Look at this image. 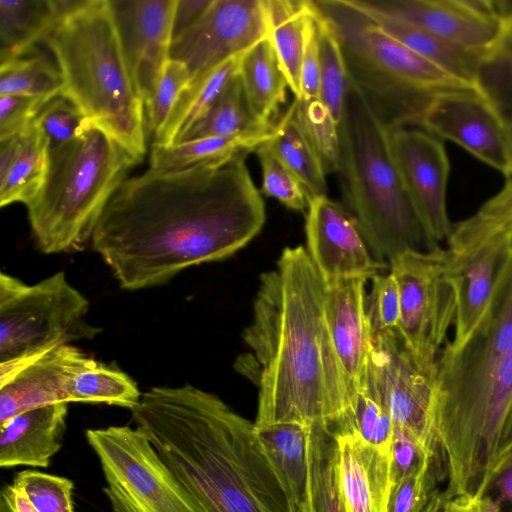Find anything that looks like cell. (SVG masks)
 I'll list each match as a JSON object with an SVG mask.
<instances>
[{
    "label": "cell",
    "mask_w": 512,
    "mask_h": 512,
    "mask_svg": "<svg viewBox=\"0 0 512 512\" xmlns=\"http://www.w3.org/2000/svg\"><path fill=\"white\" fill-rule=\"evenodd\" d=\"M367 369L394 426L442 453L433 426L436 376L416 366L396 330L373 337Z\"/></svg>",
    "instance_id": "15"
},
{
    "label": "cell",
    "mask_w": 512,
    "mask_h": 512,
    "mask_svg": "<svg viewBox=\"0 0 512 512\" xmlns=\"http://www.w3.org/2000/svg\"><path fill=\"white\" fill-rule=\"evenodd\" d=\"M240 57L229 59L187 85L154 144L169 146L201 120L238 73Z\"/></svg>",
    "instance_id": "30"
},
{
    "label": "cell",
    "mask_w": 512,
    "mask_h": 512,
    "mask_svg": "<svg viewBox=\"0 0 512 512\" xmlns=\"http://www.w3.org/2000/svg\"><path fill=\"white\" fill-rule=\"evenodd\" d=\"M61 72L60 96L130 152L146 153V117L123 58L109 0H91L44 38Z\"/></svg>",
    "instance_id": "6"
},
{
    "label": "cell",
    "mask_w": 512,
    "mask_h": 512,
    "mask_svg": "<svg viewBox=\"0 0 512 512\" xmlns=\"http://www.w3.org/2000/svg\"><path fill=\"white\" fill-rule=\"evenodd\" d=\"M390 152L423 226L429 247L447 239L451 223L446 197L449 160L443 142L421 128L388 130Z\"/></svg>",
    "instance_id": "16"
},
{
    "label": "cell",
    "mask_w": 512,
    "mask_h": 512,
    "mask_svg": "<svg viewBox=\"0 0 512 512\" xmlns=\"http://www.w3.org/2000/svg\"><path fill=\"white\" fill-rule=\"evenodd\" d=\"M364 9L417 26L481 60L502 41L508 17L492 0H353Z\"/></svg>",
    "instance_id": "14"
},
{
    "label": "cell",
    "mask_w": 512,
    "mask_h": 512,
    "mask_svg": "<svg viewBox=\"0 0 512 512\" xmlns=\"http://www.w3.org/2000/svg\"><path fill=\"white\" fill-rule=\"evenodd\" d=\"M210 2L211 0H177L173 20V37L195 22Z\"/></svg>",
    "instance_id": "51"
},
{
    "label": "cell",
    "mask_w": 512,
    "mask_h": 512,
    "mask_svg": "<svg viewBox=\"0 0 512 512\" xmlns=\"http://www.w3.org/2000/svg\"><path fill=\"white\" fill-rule=\"evenodd\" d=\"M141 161L88 119L74 139L49 150L44 184L26 206L39 250L46 254L83 250L107 203Z\"/></svg>",
    "instance_id": "7"
},
{
    "label": "cell",
    "mask_w": 512,
    "mask_h": 512,
    "mask_svg": "<svg viewBox=\"0 0 512 512\" xmlns=\"http://www.w3.org/2000/svg\"><path fill=\"white\" fill-rule=\"evenodd\" d=\"M313 7L317 27L320 100L338 125L342 117L349 84L347 69L335 31L327 19L316 9L314 1Z\"/></svg>",
    "instance_id": "38"
},
{
    "label": "cell",
    "mask_w": 512,
    "mask_h": 512,
    "mask_svg": "<svg viewBox=\"0 0 512 512\" xmlns=\"http://www.w3.org/2000/svg\"><path fill=\"white\" fill-rule=\"evenodd\" d=\"M475 498L481 512H512V448L497 458Z\"/></svg>",
    "instance_id": "48"
},
{
    "label": "cell",
    "mask_w": 512,
    "mask_h": 512,
    "mask_svg": "<svg viewBox=\"0 0 512 512\" xmlns=\"http://www.w3.org/2000/svg\"><path fill=\"white\" fill-rule=\"evenodd\" d=\"M68 403L60 402L21 413L0 425V466L47 468L61 449Z\"/></svg>",
    "instance_id": "23"
},
{
    "label": "cell",
    "mask_w": 512,
    "mask_h": 512,
    "mask_svg": "<svg viewBox=\"0 0 512 512\" xmlns=\"http://www.w3.org/2000/svg\"><path fill=\"white\" fill-rule=\"evenodd\" d=\"M240 152L186 169L127 178L104 208L91 244L120 286L162 285L226 259L262 229L265 203Z\"/></svg>",
    "instance_id": "1"
},
{
    "label": "cell",
    "mask_w": 512,
    "mask_h": 512,
    "mask_svg": "<svg viewBox=\"0 0 512 512\" xmlns=\"http://www.w3.org/2000/svg\"><path fill=\"white\" fill-rule=\"evenodd\" d=\"M463 512H481L476 498H465Z\"/></svg>",
    "instance_id": "56"
},
{
    "label": "cell",
    "mask_w": 512,
    "mask_h": 512,
    "mask_svg": "<svg viewBox=\"0 0 512 512\" xmlns=\"http://www.w3.org/2000/svg\"><path fill=\"white\" fill-rule=\"evenodd\" d=\"M1 501L8 506L11 512H38L24 492L13 484L2 488Z\"/></svg>",
    "instance_id": "53"
},
{
    "label": "cell",
    "mask_w": 512,
    "mask_h": 512,
    "mask_svg": "<svg viewBox=\"0 0 512 512\" xmlns=\"http://www.w3.org/2000/svg\"><path fill=\"white\" fill-rule=\"evenodd\" d=\"M348 1L386 34L453 77L476 88V79L481 62L479 57L461 50L410 23L359 7L353 0Z\"/></svg>",
    "instance_id": "27"
},
{
    "label": "cell",
    "mask_w": 512,
    "mask_h": 512,
    "mask_svg": "<svg viewBox=\"0 0 512 512\" xmlns=\"http://www.w3.org/2000/svg\"><path fill=\"white\" fill-rule=\"evenodd\" d=\"M421 129L456 143L506 179L512 177L511 133L478 90L440 95L427 112Z\"/></svg>",
    "instance_id": "17"
},
{
    "label": "cell",
    "mask_w": 512,
    "mask_h": 512,
    "mask_svg": "<svg viewBox=\"0 0 512 512\" xmlns=\"http://www.w3.org/2000/svg\"><path fill=\"white\" fill-rule=\"evenodd\" d=\"M355 431L366 442L389 454L394 422L376 390L367 369L363 373L357 392L351 421L342 431Z\"/></svg>",
    "instance_id": "39"
},
{
    "label": "cell",
    "mask_w": 512,
    "mask_h": 512,
    "mask_svg": "<svg viewBox=\"0 0 512 512\" xmlns=\"http://www.w3.org/2000/svg\"><path fill=\"white\" fill-rule=\"evenodd\" d=\"M466 497L453 496L447 490L434 491L421 512H463Z\"/></svg>",
    "instance_id": "52"
},
{
    "label": "cell",
    "mask_w": 512,
    "mask_h": 512,
    "mask_svg": "<svg viewBox=\"0 0 512 512\" xmlns=\"http://www.w3.org/2000/svg\"><path fill=\"white\" fill-rule=\"evenodd\" d=\"M269 144L280 161L300 181L308 199L326 194L327 174L297 119L294 101L274 123Z\"/></svg>",
    "instance_id": "31"
},
{
    "label": "cell",
    "mask_w": 512,
    "mask_h": 512,
    "mask_svg": "<svg viewBox=\"0 0 512 512\" xmlns=\"http://www.w3.org/2000/svg\"><path fill=\"white\" fill-rule=\"evenodd\" d=\"M305 235L306 250L326 284L371 280L387 266L372 258L353 216L327 194L308 199Z\"/></svg>",
    "instance_id": "19"
},
{
    "label": "cell",
    "mask_w": 512,
    "mask_h": 512,
    "mask_svg": "<svg viewBox=\"0 0 512 512\" xmlns=\"http://www.w3.org/2000/svg\"><path fill=\"white\" fill-rule=\"evenodd\" d=\"M272 136L273 131L230 137H205L169 146L153 143L149 169L156 172L177 171L240 152H255Z\"/></svg>",
    "instance_id": "33"
},
{
    "label": "cell",
    "mask_w": 512,
    "mask_h": 512,
    "mask_svg": "<svg viewBox=\"0 0 512 512\" xmlns=\"http://www.w3.org/2000/svg\"><path fill=\"white\" fill-rule=\"evenodd\" d=\"M512 210V177L506 180L504 186L499 190Z\"/></svg>",
    "instance_id": "55"
},
{
    "label": "cell",
    "mask_w": 512,
    "mask_h": 512,
    "mask_svg": "<svg viewBox=\"0 0 512 512\" xmlns=\"http://www.w3.org/2000/svg\"><path fill=\"white\" fill-rule=\"evenodd\" d=\"M189 82L187 67L179 61L168 59L145 111L147 130L153 132L154 137L164 127L177 99Z\"/></svg>",
    "instance_id": "44"
},
{
    "label": "cell",
    "mask_w": 512,
    "mask_h": 512,
    "mask_svg": "<svg viewBox=\"0 0 512 512\" xmlns=\"http://www.w3.org/2000/svg\"><path fill=\"white\" fill-rule=\"evenodd\" d=\"M388 130L349 82L338 124L336 173L346 209L373 255L383 263L407 250L430 249L393 161Z\"/></svg>",
    "instance_id": "5"
},
{
    "label": "cell",
    "mask_w": 512,
    "mask_h": 512,
    "mask_svg": "<svg viewBox=\"0 0 512 512\" xmlns=\"http://www.w3.org/2000/svg\"><path fill=\"white\" fill-rule=\"evenodd\" d=\"M130 411L202 512H291L254 423L217 395L152 387Z\"/></svg>",
    "instance_id": "3"
},
{
    "label": "cell",
    "mask_w": 512,
    "mask_h": 512,
    "mask_svg": "<svg viewBox=\"0 0 512 512\" xmlns=\"http://www.w3.org/2000/svg\"><path fill=\"white\" fill-rule=\"evenodd\" d=\"M444 260V249L438 246L425 252L407 250L389 262L400 294L396 331L416 366L432 376H436L437 353L456 311Z\"/></svg>",
    "instance_id": "12"
},
{
    "label": "cell",
    "mask_w": 512,
    "mask_h": 512,
    "mask_svg": "<svg viewBox=\"0 0 512 512\" xmlns=\"http://www.w3.org/2000/svg\"><path fill=\"white\" fill-rule=\"evenodd\" d=\"M508 17L506 33L480 62L476 88L507 125L512 136V1H502Z\"/></svg>",
    "instance_id": "37"
},
{
    "label": "cell",
    "mask_w": 512,
    "mask_h": 512,
    "mask_svg": "<svg viewBox=\"0 0 512 512\" xmlns=\"http://www.w3.org/2000/svg\"><path fill=\"white\" fill-rule=\"evenodd\" d=\"M437 456L443 455L432 452L407 431L394 426L389 451L391 486L409 474L423 468Z\"/></svg>",
    "instance_id": "47"
},
{
    "label": "cell",
    "mask_w": 512,
    "mask_h": 512,
    "mask_svg": "<svg viewBox=\"0 0 512 512\" xmlns=\"http://www.w3.org/2000/svg\"><path fill=\"white\" fill-rule=\"evenodd\" d=\"M19 488L38 512H75L72 480L37 470H23L14 477Z\"/></svg>",
    "instance_id": "43"
},
{
    "label": "cell",
    "mask_w": 512,
    "mask_h": 512,
    "mask_svg": "<svg viewBox=\"0 0 512 512\" xmlns=\"http://www.w3.org/2000/svg\"><path fill=\"white\" fill-rule=\"evenodd\" d=\"M268 35L294 97L300 92L305 29L311 0H264Z\"/></svg>",
    "instance_id": "28"
},
{
    "label": "cell",
    "mask_w": 512,
    "mask_h": 512,
    "mask_svg": "<svg viewBox=\"0 0 512 512\" xmlns=\"http://www.w3.org/2000/svg\"><path fill=\"white\" fill-rule=\"evenodd\" d=\"M141 397L137 383L128 374L89 357L72 376L66 401L103 403L132 410Z\"/></svg>",
    "instance_id": "35"
},
{
    "label": "cell",
    "mask_w": 512,
    "mask_h": 512,
    "mask_svg": "<svg viewBox=\"0 0 512 512\" xmlns=\"http://www.w3.org/2000/svg\"><path fill=\"white\" fill-rule=\"evenodd\" d=\"M262 170L261 193L278 200L286 208L305 213L308 207L306 192L296 176L273 152L269 141L255 151Z\"/></svg>",
    "instance_id": "42"
},
{
    "label": "cell",
    "mask_w": 512,
    "mask_h": 512,
    "mask_svg": "<svg viewBox=\"0 0 512 512\" xmlns=\"http://www.w3.org/2000/svg\"><path fill=\"white\" fill-rule=\"evenodd\" d=\"M238 75L253 116L273 126L289 85L269 35L241 55Z\"/></svg>",
    "instance_id": "26"
},
{
    "label": "cell",
    "mask_w": 512,
    "mask_h": 512,
    "mask_svg": "<svg viewBox=\"0 0 512 512\" xmlns=\"http://www.w3.org/2000/svg\"><path fill=\"white\" fill-rule=\"evenodd\" d=\"M367 282V278L343 279L326 284L325 290L326 325L350 409L349 423L373 342Z\"/></svg>",
    "instance_id": "20"
},
{
    "label": "cell",
    "mask_w": 512,
    "mask_h": 512,
    "mask_svg": "<svg viewBox=\"0 0 512 512\" xmlns=\"http://www.w3.org/2000/svg\"><path fill=\"white\" fill-rule=\"evenodd\" d=\"M512 350V256L471 334L437 359L433 426L454 496L475 498L496 460L486 426L494 376Z\"/></svg>",
    "instance_id": "4"
},
{
    "label": "cell",
    "mask_w": 512,
    "mask_h": 512,
    "mask_svg": "<svg viewBox=\"0 0 512 512\" xmlns=\"http://www.w3.org/2000/svg\"><path fill=\"white\" fill-rule=\"evenodd\" d=\"M333 433L337 481L345 512H387L391 488L389 454L355 431Z\"/></svg>",
    "instance_id": "22"
},
{
    "label": "cell",
    "mask_w": 512,
    "mask_h": 512,
    "mask_svg": "<svg viewBox=\"0 0 512 512\" xmlns=\"http://www.w3.org/2000/svg\"><path fill=\"white\" fill-rule=\"evenodd\" d=\"M176 1L109 0L125 65L145 111L169 59Z\"/></svg>",
    "instance_id": "18"
},
{
    "label": "cell",
    "mask_w": 512,
    "mask_h": 512,
    "mask_svg": "<svg viewBox=\"0 0 512 512\" xmlns=\"http://www.w3.org/2000/svg\"><path fill=\"white\" fill-rule=\"evenodd\" d=\"M112 512H202L139 428L88 429Z\"/></svg>",
    "instance_id": "11"
},
{
    "label": "cell",
    "mask_w": 512,
    "mask_h": 512,
    "mask_svg": "<svg viewBox=\"0 0 512 512\" xmlns=\"http://www.w3.org/2000/svg\"><path fill=\"white\" fill-rule=\"evenodd\" d=\"M267 35L264 0H211L195 22L172 38L169 59L187 67L190 84Z\"/></svg>",
    "instance_id": "13"
},
{
    "label": "cell",
    "mask_w": 512,
    "mask_h": 512,
    "mask_svg": "<svg viewBox=\"0 0 512 512\" xmlns=\"http://www.w3.org/2000/svg\"><path fill=\"white\" fill-rule=\"evenodd\" d=\"M58 21L53 0H0V63L34 51Z\"/></svg>",
    "instance_id": "29"
},
{
    "label": "cell",
    "mask_w": 512,
    "mask_h": 512,
    "mask_svg": "<svg viewBox=\"0 0 512 512\" xmlns=\"http://www.w3.org/2000/svg\"><path fill=\"white\" fill-rule=\"evenodd\" d=\"M49 164V147L30 123L20 133L0 140V206H26L42 188Z\"/></svg>",
    "instance_id": "24"
},
{
    "label": "cell",
    "mask_w": 512,
    "mask_h": 512,
    "mask_svg": "<svg viewBox=\"0 0 512 512\" xmlns=\"http://www.w3.org/2000/svg\"><path fill=\"white\" fill-rule=\"evenodd\" d=\"M255 429L287 497L291 512H299L308 478V442L311 426L279 423Z\"/></svg>",
    "instance_id": "25"
},
{
    "label": "cell",
    "mask_w": 512,
    "mask_h": 512,
    "mask_svg": "<svg viewBox=\"0 0 512 512\" xmlns=\"http://www.w3.org/2000/svg\"><path fill=\"white\" fill-rule=\"evenodd\" d=\"M89 301L64 271L27 284L0 273V383L32 359L99 332L85 320Z\"/></svg>",
    "instance_id": "9"
},
{
    "label": "cell",
    "mask_w": 512,
    "mask_h": 512,
    "mask_svg": "<svg viewBox=\"0 0 512 512\" xmlns=\"http://www.w3.org/2000/svg\"><path fill=\"white\" fill-rule=\"evenodd\" d=\"M333 430L313 425L308 442V478L299 512H345L339 492Z\"/></svg>",
    "instance_id": "32"
},
{
    "label": "cell",
    "mask_w": 512,
    "mask_h": 512,
    "mask_svg": "<svg viewBox=\"0 0 512 512\" xmlns=\"http://www.w3.org/2000/svg\"><path fill=\"white\" fill-rule=\"evenodd\" d=\"M371 281V293L367 297V313L374 337L397 329L401 305L398 285L391 272L386 275L377 274Z\"/></svg>",
    "instance_id": "46"
},
{
    "label": "cell",
    "mask_w": 512,
    "mask_h": 512,
    "mask_svg": "<svg viewBox=\"0 0 512 512\" xmlns=\"http://www.w3.org/2000/svg\"><path fill=\"white\" fill-rule=\"evenodd\" d=\"M444 478L447 479L445 459L437 456L391 486L387 512H421Z\"/></svg>",
    "instance_id": "41"
},
{
    "label": "cell",
    "mask_w": 512,
    "mask_h": 512,
    "mask_svg": "<svg viewBox=\"0 0 512 512\" xmlns=\"http://www.w3.org/2000/svg\"><path fill=\"white\" fill-rule=\"evenodd\" d=\"M85 119L71 101L58 96L42 107L34 123L52 150L74 139Z\"/></svg>",
    "instance_id": "45"
},
{
    "label": "cell",
    "mask_w": 512,
    "mask_h": 512,
    "mask_svg": "<svg viewBox=\"0 0 512 512\" xmlns=\"http://www.w3.org/2000/svg\"><path fill=\"white\" fill-rule=\"evenodd\" d=\"M89 357L80 348L64 344L18 369L0 383V425L36 408L67 403L68 384Z\"/></svg>",
    "instance_id": "21"
},
{
    "label": "cell",
    "mask_w": 512,
    "mask_h": 512,
    "mask_svg": "<svg viewBox=\"0 0 512 512\" xmlns=\"http://www.w3.org/2000/svg\"><path fill=\"white\" fill-rule=\"evenodd\" d=\"M261 124L248 106L238 73L231 79L208 113L174 144L205 137H230L272 132Z\"/></svg>",
    "instance_id": "34"
},
{
    "label": "cell",
    "mask_w": 512,
    "mask_h": 512,
    "mask_svg": "<svg viewBox=\"0 0 512 512\" xmlns=\"http://www.w3.org/2000/svg\"><path fill=\"white\" fill-rule=\"evenodd\" d=\"M47 104L41 99L5 95L0 97V140L20 133L36 118Z\"/></svg>",
    "instance_id": "49"
},
{
    "label": "cell",
    "mask_w": 512,
    "mask_h": 512,
    "mask_svg": "<svg viewBox=\"0 0 512 512\" xmlns=\"http://www.w3.org/2000/svg\"><path fill=\"white\" fill-rule=\"evenodd\" d=\"M326 283L303 246L286 247L260 276L234 367L258 388L255 427L344 428L350 409L325 319Z\"/></svg>",
    "instance_id": "2"
},
{
    "label": "cell",
    "mask_w": 512,
    "mask_h": 512,
    "mask_svg": "<svg viewBox=\"0 0 512 512\" xmlns=\"http://www.w3.org/2000/svg\"><path fill=\"white\" fill-rule=\"evenodd\" d=\"M63 87L57 64L36 50L0 63V96L22 95L48 103Z\"/></svg>",
    "instance_id": "36"
},
{
    "label": "cell",
    "mask_w": 512,
    "mask_h": 512,
    "mask_svg": "<svg viewBox=\"0 0 512 512\" xmlns=\"http://www.w3.org/2000/svg\"><path fill=\"white\" fill-rule=\"evenodd\" d=\"M314 4L339 39L349 82L388 129L421 128L440 95L477 90L386 34L348 0Z\"/></svg>",
    "instance_id": "8"
},
{
    "label": "cell",
    "mask_w": 512,
    "mask_h": 512,
    "mask_svg": "<svg viewBox=\"0 0 512 512\" xmlns=\"http://www.w3.org/2000/svg\"><path fill=\"white\" fill-rule=\"evenodd\" d=\"M296 98H320L319 54L313 1L305 29L300 92Z\"/></svg>",
    "instance_id": "50"
},
{
    "label": "cell",
    "mask_w": 512,
    "mask_h": 512,
    "mask_svg": "<svg viewBox=\"0 0 512 512\" xmlns=\"http://www.w3.org/2000/svg\"><path fill=\"white\" fill-rule=\"evenodd\" d=\"M512 448V397L508 404L496 447V460ZM495 460V461H496Z\"/></svg>",
    "instance_id": "54"
},
{
    "label": "cell",
    "mask_w": 512,
    "mask_h": 512,
    "mask_svg": "<svg viewBox=\"0 0 512 512\" xmlns=\"http://www.w3.org/2000/svg\"><path fill=\"white\" fill-rule=\"evenodd\" d=\"M447 243L444 272L456 304L454 338L447 346L454 348L483 317L512 256V210L501 193L452 224Z\"/></svg>",
    "instance_id": "10"
},
{
    "label": "cell",
    "mask_w": 512,
    "mask_h": 512,
    "mask_svg": "<svg viewBox=\"0 0 512 512\" xmlns=\"http://www.w3.org/2000/svg\"><path fill=\"white\" fill-rule=\"evenodd\" d=\"M297 119L314 147L326 174L339 163L338 125L320 98H294Z\"/></svg>",
    "instance_id": "40"
}]
</instances>
